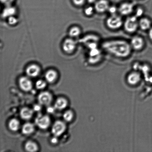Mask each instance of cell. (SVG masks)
I'll list each match as a JSON object with an SVG mask.
<instances>
[{
	"label": "cell",
	"instance_id": "cell-1",
	"mask_svg": "<svg viewBox=\"0 0 152 152\" xmlns=\"http://www.w3.org/2000/svg\"><path fill=\"white\" fill-rule=\"evenodd\" d=\"M102 47L105 52L117 57H127L132 52L130 44L124 40H109L103 43Z\"/></svg>",
	"mask_w": 152,
	"mask_h": 152
},
{
	"label": "cell",
	"instance_id": "cell-2",
	"mask_svg": "<svg viewBox=\"0 0 152 152\" xmlns=\"http://www.w3.org/2000/svg\"><path fill=\"white\" fill-rule=\"evenodd\" d=\"M124 26L125 31L129 33L136 32L139 27L138 18L135 15L127 18L124 23Z\"/></svg>",
	"mask_w": 152,
	"mask_h": 152
},
{
	"label": "cell",
	"instance_id": "cell-3",
	"mask_svg": "<svg viewBox=\"0 0 152 152\" xmlns=\"http://www.w3.org/2000/svg\"><path fill=\"white\" fill-rule=\"evenodd\" d=\"M106 25L110 29L113 30L119 29L123 25V19L117 15H111L107 19Z\"/></svg>",
	"mask_w": 152,
	"mask_h": 152
},
{
	"label": "cell",
	"instance_id": "cell-4",
	"mask_svg": "<svg viewBox=\"0 0 152 152\" xmlns=\"http://www.w3.org/2000/svg\"><path fill=\"white\" fill-rule=\"evenodd\" d=\"M77 47V43L72 38L66 39L62 44V49L65 53L70 54L75 51Z\"/></svg>",
	"mask_w": 152,
	"mask_h": 152
},
{
	"label": "cell",
	"instance_id": "cell-5",
	"mask_svg": "<svg viewBox=\"0 0 152 152\" xmlns=\"http://www.w3.org/2000/svg\"><path fill=\"white\" fill-rule=\"evenodd\" d=\"M65 129L66 125L65 124L61 121H57L52 126V133L56 137L60 136L64 132Z\"/></svg>",
	"mask_w": 152,
	"mask_h": 152
},
{
	"label": "cell",
	"instance_id": "cell-6",
	"mask_svg": "<svg viewBox=\"0 0 152 152\" xmlns=\"http://www.w3.org/2000/svg\"><path fill=\"white\" fill-rule=\"evenodd\" d=\"M134 10V6L132 3L124 2L120 4L118 11L122 15L127 16L132 14Z\"/></svg>",
	"mask_w": 152,
	"mask_h": 152
},
{
	"label": "cell",
	"instance_id": "cell-7",
	"mask_svg": "<svg viewBox=\"0 0 152 152\" xmlns=\"http://www.w3.org/2000/svg\"><path fill=\"white\" fill-rule=\"evenodd\" d=\"M50 117L47 115H39L35 119V123L37 126L42 129H46L50 124Z\"/></svg>",
	"mask_w": 152,
	"mask_h": 152
},
{
	"label": "cell",
	"instance_id": "cell-8",
	"mask_svg": "<svg viewBox=\"0 0 152 152\" xmlns=\"http://www.w3.org/2000/svg\"><path fill=\"white\" fill-rule=\"evenodd\" d=\"M144 41L142 37L135 36L131 39L130 43L132 49L136 50H139L143 48L144 46Z\"/></svg>",
	"mask_w": 152,
	"mask_h": 152
},
{
	"label": "cell",
	"instance_id": "cell-9",
	"mask_svg": "<svg viewBox=\"0 0 152 152\" xmlns=\"http://www.w3.org/2000/svg\"><path fill=\"white\" fill-rule=\"evenodd\" d=\"M95 11L99 13H103L108 11L110 4L107 0H97L95 3Z\"/></svg>",
	"mask_w": 152,
	"mask_h": 152
},
{
	"label": "cell",
	"instance_id": "cell-10",
	"mask_svg": "<svg viewBox=\"0 0 152 152\" xmlns=\"http://www.w3.org/2000/svg\"><path fill=\"white\" fill-rule=\"evenodd\" d=\"M53 100L51 94L48 92H43L40 93L38 96V100L41 105H48L51 103Z\"/></svg>",
	"mask_w": 152,
	"mask_h": 152
},
{
	"label": "cell",
	"instance_id": "cell-11",
	"mask_svg": "<svg viewBox=\"0 0 152 152\" xmlns=\"http://www.w3.org/2000/svg\"><path fill=\"white\" fill-rule=\"evenodd\" d=\"M19 86L22 90L25 92L31 91L32 88V83L31 80L26 77H22L19 79Z\"/></svg>",
	"mask_w": 152,
	"mask_h": 152
},
{
	"label": "cell",
	"instance_id": "cell-12",
	"mask_svg": "<svg viewBox=\"0 0 152 152\" xmlns=\"http://www.w3.org/2000/svg\"><path fill=\"white\" fill-rule=\"evenodd\" d=\"M41 68L39 66L36 64H32L29 65L26 68L27 75L31 77H37L39 74Z\"/></svg>",
	"mask_w": 152,
	"mask_h": 152
},
{
	"label": "cell",
	"instance_id": "cell-13",
	"mask_svg": "<svg viewBox=\"0 0 152 152\" xmlns=\"http://www.w3.org/2000/svg\"><path fill=\"white\" fill-rule=\"evenodd\" d=\"M141 80V76L139 73L134 72L129 74L127 77V80L130 84L134 85L137 84Z\"/></svg>",
	"mask_w": 152,
	"mask_h": 152
},
{
	"label": "cell",
	"instance_id": "cell-14",
	"mask_svg": "<svg viewBox=\"0 0 152 152\" xmlns=\"http://www.w3.org/2000/svg\"><path fill=\"white\" fill-rule=\"evenodd\" d=\"M16 10L15 7L11 5L7 6L4 9L2 13V16L4 18H7L14 16L16 14Z\"/></svg>",
	"mask_w": 152,
	"mask_h": 152
},
{
	"label": "cell",
	"instance_id": "cell-15",
	"mask_svg": "<svg viewBox=\"0 0 152 152\" xmlns=\"http://www.w3.org/2000/svg\"><path fill=\"white\" fill-rule=\"evenodd\" d=\"M151 26V21L147 18H141L139 21V27L142 30L146 31L150 29Z\"/></svg>",
	"mask_w": 152,
	"mask_h": 152
},
{
	"label": "cell",
	"instance_id": "cell-16",
	"mask_svg": "<svg viewBox=\"0 0 152 152\" xmlns=\"http://www.w3.org/2000/svg\"><path fill=\"white\" fill-rule=\"evenodd\" d=\"M57 77V72L53 69L49 70L45 75L46 80L49 83H53L56 80Z\"/></svg>",
	"mask_w": 152,
	"mask_h": 152
},
{
	"label": "cell",
	"instance_id": "cell-17",
	"mask_svg": "<svg viewBox=\"0 0 152 152\" xmlns=\"http://www.w3.org/2000/svg\"><path fill=\"white\" fill-rule=\"evenodd\" d=\"M33 111L32 110L28 108H24L21 110L20 117L23 120H28L32 117Z\"/></svg>",
	"mask_w": 152,
	"mask_h": 152
},
{
	"label": "cell",
	"instance_id": "cell-18",
	"mask_svg": "<svg viewBox=\"0 0 152 152\" xmlns=\"http://www.w3.org/2000/svg\"><path fill=\"white\" fill-rule=\"evenodd\" d=\"M68 102L66 99L63 98H59L56 100L55 103V107L56 109L62 110L64 109L67 105Z\"/></svg>",
	"mask_w": 152,
	"mask_h": 152
},
{
	"label": "cell",
	"instance_id": "cell-19",
	"mask_svg": "<svg viewBox=\"0 0 152 152\" xmlns=\"http://www.w3.org/2000/svg\"><path fill=\"white\" fill-rule=\"evenodd\" d=\"M83 42L86 43V45L92 42H98L99 38L98 36L90 34L86 36L84 38H83Z\"/></svg>",
	"mask_w": 152,
	"mask_h": 152
},
{
	"label": "cell",
	"instance_id": "cell-20",
	"mask_svg": "<svg viewBox=\"0 0 152 152\" xmlns=\"http://www.w3.org/2000/svg\"><path fill=\"white\" fill-rule=\"evenodd\" d=\"M34 130V126L32 124L26 123L22 127V132L24 134L28 135L32 134Z\"/></svg>",
	"mask_w": 152,
	"mask_h": 152
},
{
	"label": "cell",
	"instance_id": "cell-21",
	"mask_svg": "<svg viewBox=\"0 0 152 152\" xmlns=\"http://www.w3.org/2000/svg\"><path fill=\"white\" fill-rule=\"evenodd\" d=\"M81 33L80 28L77 26H74L71 28L69 31V35L70 38H76L79 36Z\"/></svg>",
	"mask_w": 152,
	"mask_h": 152
},
{
	"label": "cell",
	"instance_id": "cell-22",
	"mask_svg": "<svg viewBox=\"0 0 152 152\" xmlns=\"http://www.w3.org/2000/svg\"><path fill=\"white\" fill-rule=\"evenodd\" d=\"M25 148L26 151L30 152H36L38 150V146L32 141H28L25 144Z\"/></svg>",
	"mask_w": 152,
	"mask_h": 152
},
{
	"label": "cell",
	"instance_id": "cell-23",
	"mask_svg": "<svg viewBox=\"0 0 152 152\" xmlns=\"http://www.w3.org/2000/svg\"><path fill=\"white\" fill-rule=\"evenodd\" d=\"M8 126L10 130L13 132H16L19 129L20 123L17 119L13 118L10 121Z\"/></svg>",
	"mask_w": 152,
	"mask_h": 152
},
{
	"label": "cell",
	"instance_id": "cell-24",
	"mask_svg": "<svg viewBox=\"0 0 152 152\" xmlns=\"http://www.w3.org/2000/svg\"><path fill=\"white\" fill-rule=\"evenodd\" d=\"M73 113L70 110L65 112L63 115V118L65 121L67 122L71 121L73 118Z\"/></svg>",
	"mask_w": 152,
	"mask_h": 152
},
{
	"label": "cell",
	"instance_id": "cell-25",
	"mask_svg": "<svg viewBox=\"0 0 152 152\" xmlns=\"http://www.w3.org/2000/svg\"><path fill=\"white\" fill-rule=\"evenodd\" d=\"M101 58H102V55H101L100 56H94V57L89 56L88 60L89 63L94 64H96L99 62L101 61Z\"/></svg>",
	"mask_w": 152,
	"mask_h": 152
},
{
	"label": "cell",
	"instance_id": "cell-26",
	"mask_svg": "<svg viewBox=\"0 0 152 152\" xmlns=\"http://www.w3.org/2000/svg\"><path fill=\"white\" fill-rule=\"evenodd\" d=\"M94 10V7L91 6H89L85 9L84 13L86 16H91L93 14Z\"/></svg>",
	"mask_w": 152,
	"mask_h": 152
},
{
	"label": "cell",
	"instance_id": "cell-27",
	"mask_svg": "<svg viewBox=\"0 0 152 152\" xmlns=\"http://www.w3.org/2000/svg\"><path fill=\"white\" fill-rule=\"evenodd\" d=\"M46 86V82L42 80H39L36 83V86L37 88L39 89H44L45 87Z\"/></svg>",
	"mask_w": 152,
	"mask_h": 152
},
{
	"label": "cell",
	"instance_id": "cell-28",
	"mask_svg": "<svg viewBox=\"0 0 152 152\" xmlns=\"http://www.w3.org/2000/svg\"><path fill=\"white\" fill-rule=\"evenodd\" d=\"M7 20H8V23L9 25H12V26L16 25L18 22V19L14 16H10L8 18Z\"/></svg>",
	"mask_w": 152,
	"mask_h": 152
},
{
	"label": "cell",
	"instance_id": "cell-29",
	"mask_svg": "<svg viewBox=\"0 0 152 152\" xmlns=\"http://www.w3.org/2000/svg\"><path fill=\"white\" fill-rule=\"evenodd\" d=\"M107 11L111 15H115L118 11V8L115 6H110Z\"/></svg>",
	"mask_w": 152,
	"mask_h": 152
},
{
	"label": "cell",
	"instance_id": "cell-30",
	"mask_svg": "<svg viewBox=\"0 0 152 152\" xmlns=\"http://www.w3.org/2000/svg\"><path fill=\"white\" fill-rule=\"evenodd\" d=\"M144 13L143 9L141 7H138L135 11V16L137 18L141 17Z\"/></svg>",
	"mask_w": 152,
	"mask_h": 152
},
{
	"label": "cell",
	"instance_id": "cell-31",
	"mask_svg": "<svg viewBox=\"0 0 152 152\" xmlns=\"http://www.w3.org/2000/svg\"><path fill=\"white\" fill-rule=\"evenodd\" d=\"M86 1V0H72V1L76 6L80 7L84 4Z\"/></svg>",
	"mask_w": 152,
	"mask_h": 152
},
{
	"label": "cell",
	"instance_id": "cell-32",
	"mask_svg": "<svg viewBox=\"0 0 152 152\" xmlns=\"http://www.w3.org/2000/svg\"><path fill=\"white\" fill-rule=\"evenodd\" d=\"M15 1V0H1V3L6 6L12 5V4Z\"/></svg>",
	"mask_w": 152,
	"mask_h": 152
},
{
	"label": "cell",
	"instance_id": "cell-33",
	"mask_svg": "<svg viewBox=\"0 0 152 152\" xmlns=\"http://www.w3.org/2000/svg\"><path fill=\"white\" fill-rule=\"evenodd\" d=\"M34 109L35 111H38L41 109V107L39 105H36L34 107Z\"/></svg>",
	"mask_w": 152,
	"mask_h": 152
},
{
	"label": "cell",
	"instance_id": "cell-34",
	"mask_svg": "<svg viewBox=\"0 0 152 152\" xmlns=\"http://www.w3.org/2000/svg\"><path fill=\"white\" fill-rule=\"evenodd\" d=\"M54 108H53V107H49L47 109V111L49 113H53L54 111Z\"/></svg>",
	"mask_w": 152,
	"mask_h": 152
},
{
	"label": "cell",
	"instance_id": "cell-35",
	"mask_svg": "<svg viewBox=\"0 0 152 152\" xmlns=\"http://www.w3.org/2000/svg\"><path fill=\"white\" fill-rule=\"evenodd\" d=\"M148 35L149 37L152 41V27L150 28L149 31Z\"/></svg>",
	"mask_w": 152,
	"mask_h": 152
},
{
	"label": "cell",
	"instance_id": "cell-36",
	"mask_svg": "<svg viewBox=\"0 0 152 152\" xmlns=\"http://www.w3.org/2000/svg\"><path fill=\"white\" fill-rule=\"evenodd\" d=\"M58 140L57 138L56 137H54L51 140V142L53 144H56Z\"/></svg>",
	"mask_w": 152,
	"mask_h": 152
},
{
	"label": "cell",
	"instance_id": "cell-37",
	"mask_svg": "<svg viewBox=\"0 0 152 152\" xmlns=\"http://www.w3.org/2000/svg\"><path fill=\"white\" fill-rule=\"evenodd\" d=\"M86 1H87L88 3H89V4H95L97 0H86Z\"/></svg>",
	"mask_w": 152,
	"mask_h": 152
}]
</instances>
